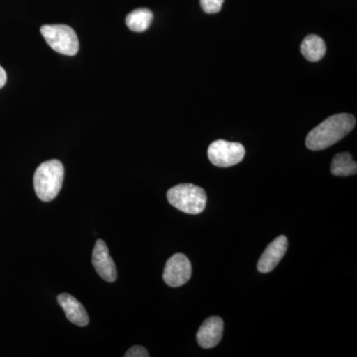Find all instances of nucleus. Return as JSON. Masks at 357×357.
I'll return each mask as SVG.
<instances>
[{
	"label": "nucleus",
	"instance_id": "obj_1",
	"mask_svg": "<svg viewBox=\"0 0 357 357\" xmlns=\"http://www.w3.org/2000/svg\"><path fill=\"white\" fill-rule=\"evenodd\" d=\"M356 124V117L354 115H332L310 131L306 138V146L314 151L326 149L344 138L352 131Z\"/></svg>",
	"mask_w": 357,
	"mask_h": 357
},
{
	"label": "nucleus",
	"instance_id": "obj_2",
	"mask_svg": "<svg viewBox=\"0 0 357 357\" xmlns=\"http://www.w3.org/2000/svg\"><path fill=\"white\" fill-rule=\"evenodd\" d=\"M65 169L59 160L43 162L36 169L33 178L35 192L42 202L53 201L62 189Z\"/></svg>",
	"mask_w": 357,
	"mask_h": 357
},
{
	"label": "nucleus",
	"instance_id": "obj_3",
	"mask_svg": "<svg viewBox=\"0 0 357 357\" xmlns=\"http://www.w3.org/2000/svg\"><path fill=\"white\" fill-rule=\"evenodd\" d=\"M167 199L174 208L189 215L203 213L206 206V192L192 184L175 185L167 192Z\"/></svg>",
	"mask_w": 357,
	"mask_h": 357
},
{
	"label": "nucleus",
	"instance_id": "obj_4",
	"mask_svg": "<svg viewBox=\"0 0 357 357\" xmlns=\"http://www.w3.org/2000/svg\"><path fill=\"white\" fill-rule=\"evenodd\" d=\"M41 34L47 44L62 55L75 56L79 52V38L70 26L44 25L41 27Z\"/></svg>",
	"mask_w": 357,
	"mask_h": 357
},
{
	"label": "nucleus",
	"instance_id": "obj_5",
	"mask_svg": "<svg viewBox=\"0 0 357 357\" xmlns=\"http://www.w3.org/2000/svg\"><path fill=\"white\" fill-rule=\"evenodd\" d=\"M208 155L213 165L220 168H227L243 161L245 149L241 143L217 140L208 147Z\"/></svg>",
	"mask_w": 357,
	"mask_h": 357
},
{
	"label": "nucleus",
	"instance_id": "obj_6",
	"mask_svg": "<svg viewBox=\"0 0 357 357\" xmlns=\"http://www.w3.org/2000/svg\"><path fill=\"white\" fill-rule=\"evenodd\" d=\"M192 264L187 256L177 253L169 258L163 272L164 282L170 287H181L191 279Z\"/></svg>",
	"mask_w": 357,
	"mask_h": 357
},
{
	"label": "nucleus",
	"instance_id": "obj_7",
	"mask_svg": "<svg viewBox=\"0 0 357 357\" xmlns=\"http://www.w3.org/2000/svg\"><path fill=\"white\" fill-rule=\"evenodd\" d=\"M91 262L96 273L107 282L112 283L116 280L117 270L114 259L109 255V248L107 243L102 239L96 241L95 248L91 255Z\"/></svg>",
	"mask_w": 357,
	"mask_h": 357
},
{
	"label": "nucleus",
	"instance_id": "obj_8",
	"mask_svg": "<svg viewBox=\"0 0 357 357\" xmlns=\"http://www.w3.org/2000/svg\"><path fill=\"white\" fill-rule=\"evenodd\" d=\"M288 238L280 236L274 239L265 249L264 252L257 263L258 271L261 273H269L276 268L282 258L287 252Z\"/></svg>",
	"mask_w": 357,
	"mask_h": 357
},
{
	"label": "nucleus",
	"instance_id": "obj_9",
	"mask_svg": "<svg viewBox=\"0 0 357 357\" xmlns=\"http://www.w3.org/2000/svg\"><path fill=\"white\" fill-rule=\"evenodd\" d=\"M223 333V321L220 317H211L204 321L197 333V342L203 349H211L220 344Z\"/></svg>",
	"mask_w": 357,
	"mask_h": 357
},
{
	"label": "nucleus",
	"instance_id": "obj_10",
	"mask_svg": "<svg viewBox=\"0 0 357 357\" xmlns=\"http://www.w3.org/2000/svg\"><path fill=\"white\" fill-rule=\"evenodd\" d=\"M58 303L64 310L66 317L70 323L79 326H88L89 321L88 312L76 298L73 297L70 294H60L58 296Z\"/></svg>",
	"mask_w": 357,
	"mask_h": 357
},
{
	"label": "nucleus",
	"instance_id": "obj_11",
	"mask_svg": "<svg viewBox=\"0 0 357 357\" xmlns=\"http://www.w3.org/2000/svg\"><path fill=\"white\" fill-rule=\"evenodd\" d=\"M326 47L324 40L318 35H309L301 44L303 56L310 62H318L326 55Z\"/></svg>",
	"mask_w": 357,
	"mask_h": 357
},
{
	"label": "nucleus",
	"instance_id": "obj_12",
	"mask_svg": "<svg viewBox=\"0 0 357 357\" xmlns=\"http://www.w3.org/2000/svg\"><path fill=\"white\" fill-rule=\"evenodd\" d=\"M331 173L337 177H349L357 173L356 162L349 152L335 155L331 165Z\"/></svg>",
	"mask_w": 357,
	"mask_h": 357
},
{
	"label": "nucleus",
	"instance_id": "obj_13",
	"mask_svg": "<svg viewBox=\"0 0 357 357\" xmlns=\"http://www.w3.org/2000/svg\"><path fill=\"white\" fill-rule=\"evenodd\" d=\"M153 20V13L147 8H138L126 16V23L133 32L146 31Z\"/></svg>",
	"mask_w": 357,
	"mask_h": 357
},
{
	"label": "nucleus",
	"instance_id": "obj_14",
	"mask_svg": "<svg viewBox=\"0 0 357 357\" xmlns=\"http://www.w3.org/2000/svg\"><path fill=\"white\" fill-rule=\"evenodd\" d=\"M225 0H201V6L206 13H220Z\"/></svg>",
	"mask_w": 357,
	"mask_h": 357
},
{
	"label": "nucleus",
	"instance_id": "obj_15",
	"mask_svg": "<svg viewBox=\"0 0 357 357\" xmlns=\"http://www.w3.org/2000/svg\"><path fill=\"white\" fill-rule=\"evenodd\" d=\"M126 357H148L149 356V354H148L147 349L145 347H141V345H135V347H131L126 354H124Z\"/></svg>",
	"mask_w": 357,
	"mask_h": 357
},
{
	"label": "nucleus",
	"instance_id": "obj_16",
	"mask_svg": "<svg viewBox=\"0 0 357 357\" xmlns=\"http://www.w3.org/2000/svg\"><path fill=\"white\" fill-rule=\"evenodd\" d=\"M7 81V75L6 70L0 66V89L3 88L6 86Z\"/></svg>",
	"mask_w": 357,
	"mask_h": 357
}]
</instances>
